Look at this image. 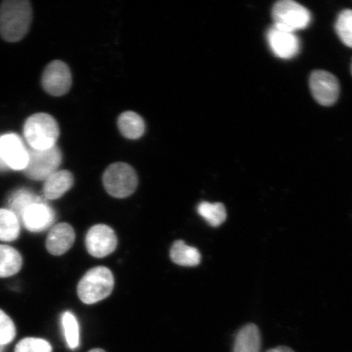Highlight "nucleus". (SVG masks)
<instances>
[{"mask_svg":"<svg viewBox=\"0 0 352 352\" xmlns=\"http://www.w3.org/2000/svg\"><path fill=\"white\" fill-rule=\"evenodd\" d=\"M32 7L28 0H6L0 6V35L15 43L28 33L32 21Z\"/></svg>","mask_w":352,"mask_h":352,"instance_id":"f257e3e1","label":"nucleus"},{"mask_svg":"<svg viewBox=\"0 0 352 352\" xmlns=\"http://www.w3.org/2000/svg\"><path fill=\"white\" fill-rule=\"evenodd\" d=\"M24 135L30 148L42 151L54 147L60 135L58 123L50 114L35 113L26 120Z\"/></svg>","mask_w":352,"mask_h":352,"instance_id":"f03ea898","label":"nucleus"},{"mask_svg":"<svg viewBox=\"0 0 352 352\" xmlns=\"http://www.w3.org/2000/svg\"><path fill=\"white\" fill-rule=\"evenodd\" d=\"M114 278L107 267L91 268L78 285V296L86 305H94L111 294Z\"/></svg>","mask_w":352,"mask_h":352,"instance_id":"7ed1b4c3","label":"nucleus"},{"mask_svg":"<svg viewBox=\"0 0 352 352\" xmlns=\"http://www.w3.org/2000/svg\"><path fill=\"white\" fill-rule=\"evenodd\" d=\"M103 184L109 195L125 198L131 196L138 188V175L130 165L124 162H116L105 170Z\"/></svg>","mask_w":352,"mask_h":352,"instance_id":"20e7f679","label":"nucleus"},{"mask_svg":"<svg viewBox=\"0 0 352 352\" xmlns=\"http://www.w3.org/2000/svg\"><path fill=\"white\" fill-rule=\"evenodd\" d=\"M28 151L29 160L24 173L28 178L45 180L58 170L63 161V154L57 145L42 151L28 146Z\"/></svg>","mask_w":352,"mask_h":352,"instance_id":"39448f33","label":"nucleus"},{"mask_svg":"<svg viewBox=\"0 0 352 352\" xmlns=\"http://www.w3.org/2000/svg\"><path fill=\"white\" fill-rule=\"evenodd\" d=\"M272 15L274 25L294 33L307 28L311 19L309 11L293 0H280L276 3Z\"/></svg>","mask_w":352,"mask_h":352,"instance_id":"423d86ee","label":"nucleus"},{"mask_svg":"<svg viewBox=\"0 0 352 352\" xmlns=\"http://www.w3.org/2000/svg\"><path fill=\"white\" fill-rule=\"evenodd\" d=\"M72 85V76L68 65L61 60L48 64L42 76V86L48 94L61 96L67 94Z\"/></svg>","mask_w":352,"mask_h":352,"instance_id":"0eeeda50","label":"nucleus"},{"mask_svg":"<svg viewBox=\"0 0 352 352\" xmlns=\"http://www.w3.org/2000/svg\"><path fill=\"white\" fill-rule=\"evenodd\" d=\"M85 243L91 256L104 258L116 250L118 239L113 228L104 224H98L87 232Z\"/></svg>","mask_w":352,"mask_h":352,"instance_id":"6e6552de","label":"nucleus"},{"mask_svg":"<svg viewBox=\"0 0 352 352\" xmlns=\"http://www.w3.org/2000/svg\"><path fill=\"white\" fill-rule=\"evenodd\" d=\"M312 96L318 102L329 107L336 102L340 95V83L336 76L324 70H316L309 80Z\"/></svg>","mask_w":352,"mask_h":352,"instance_id":"1a4fd4ad","label":"nucleus"},{"mask_svg":"<svg viewBox=\"0 0 352 352\" xmlns=\"http://www.w3.org/2000/svg\"><path fill=\"white\" fill-rule=\"evenodd\" d=\"M0 157L8 167L24 170L28 164V151L23 142L16 134L0 136Z\"/></svg>","mask_w":352,"mask_h":352,"instance_id":"9d476101","label":"nucleus"},{"mask_svg":"<svg viewBox=\"0 0 352 352\" xmlns=\"http://www.w3.org/2000/svg\"><path fill=\"white\" fill-rule=\"evenodd\" d=\"M267 42L272 52L281 59H292L300 50V43L296 34L275 25L268 30Z\"/></svg>","mask_w":352,"mask_h":352,"instance_id":"9b49d317","label":"nucleus"},{"mask_svg":"<svg viewBox=\"0 0 352 352\" xmlns=\"http://www.w3.org/2000/svg\"><path fill=\"white\" fill-rule=\"evenodd\" d=\"M55 217L54 209L41 198L25 210L21 220L29 231L39 232L50 228Z\"/></svg>","mask_w":352,"mask_h":352,"instance_id":"f8f14e48","label":"nucleus"},{"mask_svg":"<svg viewBox=\"0 0 352 352\" xmlns=\"http://www.w3.org/2000/svg\"><path fill=\"white\" fill-rule=\"evenodd\" d=\"M76 240V232L69 223H60L51 228L48 233L46 246L48 252L61 255L72 248Z\"/></svg>","mask_w":352,"mask_h":352,"instance_id":"ddd939ff","label":"nucleus"},{"mask_svg":"<svg viewBox=\"0 0 352 352\" xmlns=\"http://www.w3.org/2000/svg\"><path fill=\"white\" fill-rule=\"evenodd\" d=\"M74 176L69 170H57L45 179L43 196L47 200H56L63 197L72 188Z\"/></svg>","mask_w":352,"mask_h":352,"instance_id":"4468645a","label":"nucleus"},{"mask_svg":"<svg viewBox=\"0 0 352 352\" xmlns=\"http://www.w3.org/2000/svg\"><path fill=\"white\" fill-rule=\"evenodd\" d=\"M261 333L256 324H248L237 332L232 352H261Z\"/></svg>","mask_w":352,"mask_h":352,"instance_id":"2eb2a0df","label":"nucleus"},{"mask_svg":"<svg viewBox=\"0 0 352 352\" xmlns=\"http://www.w3.org/2000/svg\"><path fill=\"white\" fill-rule=\"evenodd\" d=\"M118 126L122 135L129 140L140 139L145 131L143 118L133 111L122 113L118 118Z\"/></svg>","mask_w":352,"mask_h":352,"instance_id":"dca6fc26","label":"nucleus"},{"mask_svg":"<svg viewBox=\"0 0 352 352\" xmlns=\"http://www.w3.org/2000/svg\"><path fill=\"white\" fill-rule=\"evenodd\" d=\"M170 258L175 263L184 267H195L201 263L198 250L187 245L184 241H176L170 249Z\"/></svg>","mask_w":352,"mask_h":352,"instance_id":"f3484780","label":"nucleus"},{"mask_svg":"<svg viewBox=\"0 0 352 352\" xmlns=\"http://www.w3.org/2000/svg\"><path fill=\"white\" fill-rule=\"evenodd\" d=\"M22 266L21 255L11 246L0 245V277L15 275Z\"/></svg>","mask_w":352,"mask_h":352,"instance_id":"a211bd4d","label":"nucleus"},{"mask_svg":"<svg viewBox=\"0 0 352 352\" xmlns=\"http://www.w3.org/2000/svg\"><path fill=\"white\" fill-rule=\"evenodd\" d=\"M20 220L8 209H0V241H13L20 234Z\"/></svg>","mask_w":352,"mask_h":352,"instance_id":"6ab92c4d","label":"nucleus"},{"mask_svg":"<svg viewBox=\"0 0 352 352\" xmlns=\"http://www.w3.org/2000/svg\"><path fill=\"white\" fill-rule=\"evenodd\" d=\"M197 212L212 227L221 226L227 218L226 206L219 202L210 204L202 201L197 206Z\"/></svg>","mask_w":352,"mask_h":352,"instance_id":"aec40b11","label":"nucleus"},{"mask_svg":"<svg viewBox=\"0 0 352 352\" xmlns=\"http://www.w3.org/2000/svg\"><path fill=\"white\" fill-rule=\"evenodd\" d=\"M41 199V197L35 195L34 192L28 189H19L12 193L10 201H8V206H10L12 212L14 213L16 217L21 220L25 210Z\"/></svg>","mask_w":352,"mask_h":352,"instance_id":"412c9836","label":"nucleus"},{"mask_svg":"<svg viewBox=\"0 0 352 352\" xmlns=\"http://www.w3.org/2000/svg\"><path fill=\"white\" fill-rule=\"evenodd\" d=\"M61 323L66 342L72 349H76L79 345V325L78 320L72 312L65 311L61 318Z\"/></svg>","mask_w":352,"mask_h":352,"instance_id":"4be33fe9","label":"nucleus"},{"mask_svg":"<svg viewBox=\"0 0 352 352\" xmlns=\"http://www.w3.org/2000/svg\"><path fill=\"white\" fill-rule=\"evenodd\" d=\"M336 30L342 42L347 47H352V10H346L340 13Z\"/></svg>","mask_w":352,"mask_h":352,"instance_id":"5701e85b","label":"nucleus"},{"mask_svg":"<svg viewBox=\"0 0 352 352\" xmlns=\"http://www.w3.org/2000/svg\"><path fill=\"white\" fill-rule=\"evenodd\" d=\"M50 342L41 338H26L17 343L15 352H52Z\"/></svg>","mask_w":352,"mask_h":352,"instance_id":"b1692460","label":"nucleus"},{"mask_svg":"<svg viewBox=\"0 0 352 352\" xmlns=\"http://www.w3.org/2000/svg\"><path fill=\"white\" fill-rule=\"evenodd\" d=\"M16 336L14 323L6 314L0 310V345L10 343Z\"/></svg>","mask_w":352,"mask_h":352,"instance_id":"393cba45","label":"nucleus"},{"mask_svg":"<svg viewBox=\"0 0 352 352\" xmlns=\"http://www.w3.org/2000/svg\"><path fill=\"white\" fill-rule=\"evenodd\" d=\"M266 352H296L292 349H289L288 346H279L275 347V349H272L270 350L267 351Z\"/></svg>","mask_w":352,"mask_h":352,"instance_id":"a878e982","label":"nucleus"},{"mask_svg":"<svg viewBox=\"0 0 352 352\" xmlns=\"http://www.w3.org/2000/svg\"><path fill=\"white\" fill-rule=\"evenodd\" d=\"M8 168L6 164H4L3 161L0 157V170H6Z\"/></svg>","mask_w":352,"mask_h":352,"instance_id":"bb28decb","label":"nucleus"},{"mask_svg":"<svg viewBox=\"0 0 352 352\" xmlns=\"http://www.w3.org/2000/svg\"><path fill=\"white\" fill-rule=\"evenodd\" d=\"M88 352H107V351H105L103 349H92Z\"/></svg>","mask_w":352,"mask_h":352,"instance_id":"cd10ccee","label":"nucleus"},{"mask_svg":"<svg viewBox=\"0 0 352 352\" xmlns=\"http://www.w3.org/2000/svg\"><path fill=\"white\" fill-rule=\"evenodd\" d=\"M3 349V346L0 345V352H2Z\"/></svg>","mask_w":352,"mask_h":352,"instance_id":"c85d7f7f","label":"nucleus"}]
</instances>
